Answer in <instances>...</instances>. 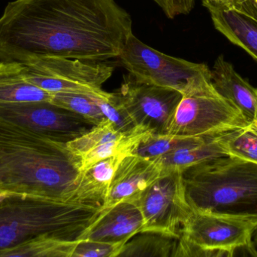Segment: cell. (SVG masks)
Here are the masks:
<instances>
[{
  "label": "cell",
  "mask_w": 257,
  "mask_h": 257,
  "mask_svg": "<svg viewBox=\"0 0 257 257\" xmlns=\"http://www.w3.org/2000/svg\"><path fill=\"white\" fill-rule=\"evenodd\" d=\"M125 244L107 243L88 239L75 241L72 257L119 256Z\"/></svg>",
  "instance_id": "cell-24"
},
{
  "label": "cell",
  "mask_w": 257,
  "mask_h": 257,
  "mask_svg": "<svg viewBox=\"0 0 257 257\" xmlns=\"http://www.w3.org/2000/svg\"><path fill=\"white\" fill-rule=\"evenodd\" d=\"M25 78L36 87L51 94L79 92L102 94L114 66L105 62L84 61L78 59L45 57L21 63Z\"/></svg>",
  "instance_id": "cell-8"
},
{
  "label": "cell",
  "mask_w": 257,
  "mask_h": 257,
  "mask_svg": "<svg viewBox=\"0 0 257 257\" xmlns=\"http://www.w3.org/2000/svg\"><path fill=\"white\" fill-rule=\"evenodd\" d=\"M102 207L12 194L0 204V253L42 236L76 241L97 220Z\"/></svg>",
  "instance_id": "cell-3"
},
{
  "label": "cell",
  "mask_w": 257,
  "mask_h": 257,
  "mask_svg": "<svg viewBox=\"0 0 257 257\" xmlns=\"http://www.w3.org/2000/svg\"><path fill=\"white\" fill-rule=\"evenodd\" d=\"M0 172L3 191L66 202L82 170L67 143L0 119Z\"/></svg>",
  "instance_id": "cell-2"
},
{
  "label": "cell",
  "mask_w": 257,
  "mask_h": 257,
  "mask_svg": "<svg viewBox=\"0 0 257 257\" xmlns=\"http://www.w3.org/2000/svg\"><path fill=\"white\" fill-rule=\"evenodd\" d=\"M252 1H253V5H254L255 7L257 9V0H252Z\"/></svg>",
  "instance_id": "cell-30"
},
{
  "label": "cell",
  "mask_w": 257,
  "mask_h": 257,
  "mask_svg": "<svg viewBox=\"0 0 257 257\" xmlns=\"http://www.w3.org/2000/svg\"><path fill=\"white\" fill-rule=\"evenodd\" d=\"M52 94L28 81L20 63L0 62V104L51 101Z\"/></svg>",
  "instance_id": "cell-18"
},
{
  "label": "cell",
  "mask_w": 257,
  "mask_h": 257,
  "mask_svg": "<svg viewBox=\"0 0 257 257\" xmlns=\"http://www.w3.org/2000/svg\"><path fill=\"white\" fill-rule=\"evenodd\" d=\"M132 25L115 0H15L0 18V61L105 62L119 57Z\"/></svg>",
  "instance_id": "cell-1"
},
{
  "label": "cell",
  "mask_w": 257,
  "mask_h": 257,
  "mask_svg": "<svg viewBox=\"0 0 257 257\" xmlns=\"http://www.w3.org/2000/svg\"><path fill=\"white\" fill-rule=\"evenodd\" d=\"M253 244L254 246L255 250H256V256H257V230L255 232L254 235L253 237Z\"/></svg>",
  "instance_id": "cell-28"
},
{
  "label": "cell",
  "mask_w": 257,
  "mask_h": 257,
  "mask_svg": "<svg viewBox=\"0 0 257 257\" xmlns=\"http://www.w3.org/2000/svg\"><path fill=\"white\" fill-rule=\"evenodd\" d=\"M192 209L257 214V163L235 155L202 161L182 170Z\"/></svg>",
  "instance_id": "cell-4"
},
{
  "label": "cell",
  "mask_w": 257,
  "mask_h": 257,
  "mask_svg": "<svg viewBox=\"0 0 257 257\" xmlns=\"http://www.w3.org/2000/svg\"><path fill=\"white\" fill-rule=\"evenodd\" d=\"M229 155L257 163V132L250 126L232 132L227 142Z\"/></svg>",
  "instance_id": "cell-23"
},
{
  "label": "cell",
  "mask_w": 257,
  "mask_h": 257,
  "mask_svg": "<svg viewBox=\"0 0 257 257\" xmlns=\"http://www.w3.org/2000/svg\"><path fill=\"white\" fill-rule=\"evenodd\" d=\"M76 241H64L48 236L39 237L1 252L0 257H72Z\"/></svg>",
  "instance_id": "cell-20"
},
{
  "label": "cell",
  "mask_w": 257,
  "mask_h": 257,
  "mask_svg": "<svg viewBox=\"0 0 257 257\" xmlns=\"http://www.w3.org/2000/svg\"><path fill=\"white\" fill-rule=\"evenodd\" d=\"M145 229V221L137 205L133 202H123L101 213L78 239L126 244Z\"/></svg>",
  "instance_id": "cell-14"
},
{
  "label": "cell",
  "mask_w": 257,
  "mask_h": 257,
  "mask_svg": "<svg viewBox=\"0 0 257 257\" xmlns=\"http://www.w3.org/2000/svg\"><path fill=\"white\" fill-rule=\"evenodd\" d=\"M133 202L142 213L145 230L173 235H181L192 211L180 170H165Z\"/></svg>",
  "instance_id": "cell-10"
},
{
  "label": "cell",
  "mask_w": 257,
  "mask_h": 257,
  "mask_svg": "<svg viewBox=\"0 0 257 257\" xmlns=\"http://www.w3.org/2000/svg\"><path fill=\"white\" fill-rule=\"evenodd\" d=\"M124 157H110L83 170L72 201L102 207L108 198L116 169Z\"/></svg>",
  "instance_id": "cell-17"
},
{
  "label": "cell",
  "mask_w": 257,
  "mask_h": 257,
  "mask_svg": "<svg viewBox=\"0 0 257 257\" xmlns=\"http://www.w3.org/2000/svg\"><path fill=\"white\" fill-rule=\"evenodd\" d=\"M233 131L216 135L199 136L193 144L154 159L157 160L164 170L182 172L202 161L229 155L227 142Z\"/></svg>",
  "instance_id": "cell-16"
},
{
  "label": "cell",
  "mask_w": 257,
  "mask_h": 257,
  "mask_svg": "<svg viewBox=\"0 0 257 257\" xmlns=\"http://www.w3.org/2000/svg\"><path fill=\"white\" fill-rule=\"evenodd\" d=\"M250 125L241 110L217 92L211 78L199 89L183 95L168 134L216 135L244 129Z\"/></svg>",
  "instance_id": "cell-7"
},
{
  "label": "cell",
  "mask_w": 257,
  "mask_h": 257,
  "mask_svg": "<svg viewBox=\"0 0 257 257\" xmlns=\"http://www.w3.org/2000/svg\"><path fill=\"white\" fill-rule=\"evenodd\" d=\"M14 194V193H7V192L0 191V204L5 200V199L9 198L11 195Z\"/></svg>",
  "instance_id": "cell-27"
},
{
  "label": "cell",
  "mask_w": 257,
  "mask_h": 257,
  "mask_svg": "<svg viewBox=\"0 0 257 257\" xmlns=\"http://www.w3.org/2000/svg\"><path fill=\"white\" fill-rule=\"evenodd\" d=\"M92 95L100 94L58 92L52 94L51 102L80 115L93 125H96L105 118L99 107L93 101Z\"/></svg>",
  "instance_id": "cell-22"
},
{
  "label": "cell",
  "mask_w": 257,
  "mask_h": 257,
  "mask_svg": "<svg viewBox=\"0 0 257 257\" xmlns=\"http://www.w3.org/2000/svg\"><path fill=\"white\" fill-rule=\"evenodd\" d=\"M0 191H3V184H2L1 172H0Z\"/></svg>",
  "instance_id": "cell-29"
},
{
  "label": "cell",
  "mask_w": 257,
  "mask_h": 257,
  "mask_svg": "<svg viewBox=\"0 0 257 257\" xmlns=\"http://www.w3.org/2000/svg\"><path fill=\"white\" fill-rule=\"evenodd\" d=\"M181 235L144 230L124 244L119 256L175 257Z\"/></svg>",
  "instance_id": "cell-19"
},
{
  "label": "cell",
  "mask_w": 257,
  "mask_h": 257,
  "mask_svg": "<svg viewBox=\"0 0 257 257\" xmlns=\"http://www.w3.org/2000/svg\"><path fill=\"white\" fill-rule=\"evenodd\" d=\"M199 137H182L149 133L139 142L132 155L154 159L193 144Z\"/></svg>",
  "instance_id": "cell-21"
},
{
  "label": "cell",
  "mask_w": 257,
  "mask_h": 257,
  "mask_svg": "<svg viewBox=\"0 0 257 257\" xmlns=\"http://www.w3.org/2000/svg\"><path fill=\"white\" fill-rule=\"evenodd\" d=\"M257 214L192 209L183 225L175 257H232L246 250L257 256L253 237Z\"/></svg>",
  "instance_id": "cell-5"
},
{
  "label": "cell",
  "mask_w": 257,
  "mask_h": 257,
  "mask_svg": "<svg viewBox=\"0 0 257 257\" xmlns=\"http://www.w3.org/2000/svg\"><path fill=\"white\" fill-rule=\"evenodd\" d=\"M256 96H257V89L256 91ZM250 128L254 130L257 132V104H256V113H255L254 119H253V122H251V124L250 125Z\"/></svg>",
  "instance_id": "cell-26"
},
{
  "label": "cell",
  "mask_w": 257,
  "mask_h": 257,
  "mask_svg": "<svg viewBox=\"0 0 257 257\" xmlns=\"http://www.w3.org/2000/svg\"><path fill=\"white\" fill-rule=\"evenodd\" d=\"M211 78L217 92L241 110L251 124L256 113V89L238 73L233 65L226 61L222 54L214 61Z\"/></svg>",
  "instance_id": "cell-15"
},
{
  "label": "cell",
  "mask_w": 257,
  "mask_h": 257,
  "mask_svg": "<svg viewBox=\"0 0 257 257\" xmlns=\"http://www.w3.org/2000/svg\"><path fill=\"white\" fill-rule=\"evenodd\" d=\"M117 61L136 79L187 95L211 79L205 63H193L163 54L139 40L133 33Z\"/></svg>",
  "instance_id": "cell-6"
},
{
  "label": "cell",
  "mask_w": 257,
  "mask_h": 257,
  "mask_svg": "<svg viewBox=\"0 0 257 257\" xmlns=\"http://www.w3.org/2000/svg\"><path fill=\"white\" fill-rule=\"evenodd\" d=\"M214 27L257 61V9L252 0H202Z\"/></svg>",
  "instance_id": "cell-12"
},
{
  "label": "cell",
  "mask_w": 257,
  "mask_h": 257,
  "mask_svg": "<svg viewBox=\"0 0 257 257\" xmlns=\"http://www.w3.org/2000/svg\"><path fill=\"white\" fill-rule=\"evenodd\" d=\"M169 19L188 15L195 6L196 0H154Z\"/></svg>",
  "instance_id": "cell-25"
},
{
  "label": "cell",
  "mask_w": 257,
  "mask_h": 257,
  "mask_svg": "<svg viewBox=\"0 0 257 257\" xmlns=\"http://www.w3.org/2000/svg\"><path fill=\"white\" fill-rule=\"evenodd\" d=\"M0 119L64 143L81 137L94 126L80 115L51 101L0 104Z\"/></svg>",
  "instance_id": "cell-11"
},
{
  "label": "cell",
  "mask_w": 257,
  "mask_h": 257,
  "mask_svg": "<svg viewBox=\"0 0 257 257\" xmlns=\"http://www.w3.org/2000/svg\"><path fill=\"white\" fill-rule=\"evenodd\" d=\"M164 172L157 160L126 155L116 169L102 212L120 202H134Z\"/></svg>",
  "instance_id": "cell-13"
},
{
  "label": "cell",
  "mask_w": 257,
  "mask_h": 257,
  "mask_svg": "<svg viewBox=\"0 0 257 257\" xmlns=\"http://www.w3.org/2000/svg\"><path fill=\"white\" fill-rule=\"evenodd\" d=\"M115 102L138 127L153 134H168L182 94L124 75L120 87L111 92Z\"/></svg>",
  "instance_id": "cell-9"
}]
</instances>
